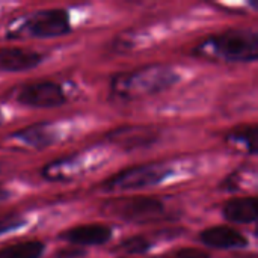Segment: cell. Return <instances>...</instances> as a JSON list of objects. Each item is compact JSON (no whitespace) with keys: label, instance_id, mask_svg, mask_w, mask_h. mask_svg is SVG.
Wrapping results in <instances>:
<instances>
[{"label":"cell","instance_id":"obj_9","mask_svg":"<svg viewBox=\"0 0 258 258\" xmlns=\"http://www.w3.org/2000/svg\"><path fill=\"white\" fill-rule=\"evenodd\" d=\"M224 216L237 224H251L257 219V200L255 198H234L224 207Z\"/></svg>","mask_w":258,"mask_h":258},{"label":"cell","instance_id":"obj_3","mask_svg":"<svg viewBox=\"0 0 258 258\" xmlns=\"http://www.w3.org/2000/svg\"><path fill=\"white\" fill-rule=\"evenodd\" d=\"M29 35L36 38H57L70 30V18L65 11H38L24 24Z\"/></svg>","mask_w":258,"mask_h":258},{"label":"cell","instance_id":"obj_11","mask_svg":"<svg viewBox=\"0 0 258 258\" xmlns=\"http://www.w3.org/2000/svg\"><path fill=\"white\" fill-rule=\"evenodd\" d=\"M42 251L44 245L41 242H23L0 249V258H39Z\"/></svg>","mask_w":258,"mask_h":258},{"label":"cell","instance_id":"obj_15","mask_svg":"<svg viewBox=\"0 0 258 258\" xmlns=\"http://www.w3.org/2000/svg\"><path fill=\"white\" fill-rule=\"evenodd\" d=\"M18 225H20L18 222H8V221H3V222H0V234L5 233V231L14 230V228L18 227Z\"/></svg>","mask_w":258,"mask_h":258},{"label":"cell","instance_id":"obj_14","mask_svg":"<svg viewBox=\"0 0 258 258\" xmlns=\"http://www.w3.org/2000/svg\"><path fill=\"white\" fill-rule=\"evenodd\" d=\"M174 258H210V255L197 248H181L175 251Z\"/></svg>","mask_w":258,"mask_h":258},{"label":"cell","instance_id":"obj_8","mask_svg":"<svg viewBox=\"0 0 258 258\" xmlns=\"http://www.w3.org/2000/svg\"><path fill=\"white\" fill-rule=\"evenodd\" d=\"M63 237L76 245H103L112 237L109 227L101 224H89L71 228L63 234Z\"/></svg>","mask_w":258,"mask_h":258},{"label":"cell","instance_id":"obj_12","mask_svg":"<svg viewBox=\"0 0 258 258\" xmlns=\"http://www.w3.org/2000/svg\"><path fill=\"white\" fill-rule=\"evenodd\" d=\"M18 136L23 141H26L35 147H44L53 141V135H51V132H48L45 128V125H36V127L27 128L26 132L20 133Z\"/></svg>","mask_w":258,"mask_h":258},{"label":"cell","instance_id":"obj_13","mask_svg":"<svg viewBox=\"0 0 258 258\" xmlns=\"http://www.w3.org/2000/svg\"><path fill=\"white\" fill-rule=\"evenodd\" d=\"M119 249H122L127 254H142L150 249V242L144 237H132L124 240L119 245Z\"/></svg>","mask_w":258,"mask_h":258},{"label":"cell","instance_id":"obj_16","mask_svg":"<svg viewBox=\"0 0 258 258\" xmlns=\"http://www.w3.org/2000/svg\"><path fill=\"white\" fill-rule=\"evenodd\" d=\"M3 195H5V192H3V190H2V189H0V200H2V198H3Z\"/></svg>","mask_w":258,"mask_h":258},{"label":"cell","instance_id":"obj_1","mask_svg":"<svg viewBox=\"0 0 258 258\" xmlns=\"http://www.w3.org/2000/svg\"><path fill=\"white\" fill-rule=\"evenodd\" d=\"M215 50L228 60L249 62L257 57L258 39L255 33L245 30H231L219 35L213 41Z\"/></svg>","mask_w":258,"mask_h":258},{"label":"cell","instance_id":"obj_6","mask_svg":"<svg viewBox=\"0 0 258 258\" xmlns=\"http://www.w3.org/2000/svg\"><path fill=\"white\" fill-rule=\"evenodd\" d=\"M42 62V56L26 48H0V70L2 71H27L38 67Z\"/></svg>","mask_w":258,"mask_h":258},{"label":"cell","instance_id":"obj_10","mask_svg":"<svg viewBox=\"0 0 258 258\" xmlns=\"http://www.w3.org/2000/svg\"><path fill=\"white\" fill-rule=\"evenodd\" d=\"M109 138L112 142L119 144L125 148H136L150 145L156 139V135L145 127H124L112 132Z\"/></svg>","mask_w":258,"mask_h":258},{"label":"cell","instance_id":"obj_2","mask_svg":"<svg viewBox=\"0 0 258 258\" xmlns=\"http://www.w3.org/2000/svg\"><path fill=\"white\" fill-rule=\"evenodd\" d=\"M107 212L124 221H150L163 213V204L153 198H122L107 204Z\"/></svg>","mask_w":258,"mask_h":258},{"label":"cell","instance_id":"obj_7","mask_svg":"<svg viewBox=\"0 0 258 258\" xmlns=\"http://www.w3.org/2000/svg\"><path fill=\"white\" fill-rule=\"evenodd\" d=\"M201 240L207 246L218 249H239L248 246V239L230 227H212L201 233Z\"/></svg>","mask_w":258,"mask_h":258},{"label":"cell","instance_id":"obj_17","mask_svg":"<svg viewBox=\"0 0 258 258\" xmlns=\"http://www.w3.org/2000/svg\"><path fill=\"white\" fill-rule=\"evenodd\" d=\"M0 118H2V116H0Z\"/></svg>","mask_w":258,"mask_h":258},{"label":"cell","instance_id":"obj_5","mask_svg":"<svg viewBox=\"0 0 258 258\" xmlns=\"http://www.w3.org/2000/svg\"><path fill=\"white\" fill-rule=\"evenodd\" d=\"M166 177V172L162 168L156 166H139L133 169L122 171L112 177L106 187L115 189V190H133V189H142L147 186L157 184Z\"/></svg>","mask_w":258,"mask_h":258},{"label":"cell","instance_id":"obj_4","mask_svg":"<svg viewBox=\"0 0 258 258\" xmlns=\"http://www.w3.org/2000/svg\"><path fill=\"white\" fill-rule=\"evenodd\" d=\"M17 100L29 107L51 109V107L62 106L65 103V94L57 83L39 82L24 86L18 92Z\"/></svg>","mask_w":258,"mask_h":258}]
</instances>
